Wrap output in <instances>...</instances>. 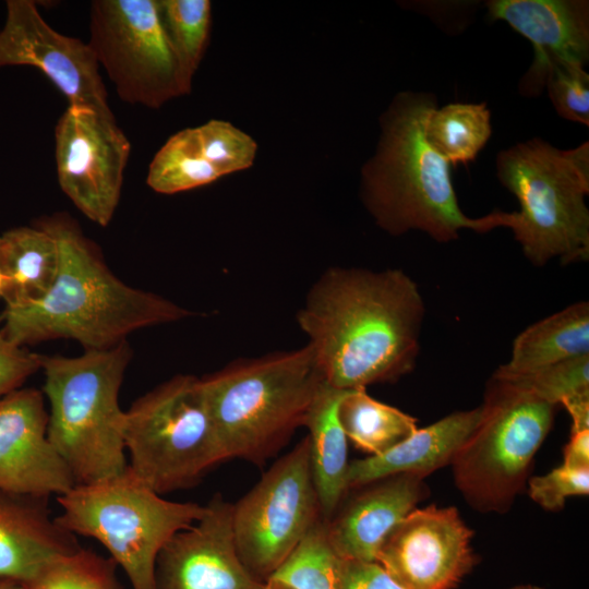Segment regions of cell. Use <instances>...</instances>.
Returning <instances> with one entry per match:
<instances>
[{"label": "cell", "mask_w": 589, "mask_h": 589, "mask_svg": "<svg viewBox=\"0 0 589 589\" xmlns=\"http://www.w3.org/2000/svg\"><path fill=\"white\" fill-rule=\"evenodd\" d=\"M424 302L400 269L330 267L297 315L323 380L351 390L409 373L419 353Z\"/></svg>", "instance_id": "cell-1"}, {"label": "cell", "mask_w": 589, "mask_h": 589, "mask_svg": "<svg viewBox=\"0 0 589 589\" xmlns=\"http://www.w3.org/2000/svg\"><path fill=\"white\" fill-rule=\"evenodd\" d=\"M36 225L57 241L59 269L43 298L5 305L1 330L15 345L67 338L85 350H104L134 330L191 315L177 303L117 278L70 218L55 215Z\"/></svg>", "instance_id": "cell-2"}, {"label": "cell", "mask_w": 589, "mask_h": 589, "mask_svg": "<svg viewBox=\"0 0 589 589\" xmlns=\"http://www.w3.org/2000/svg\"><path fill=\"white\" fill-rule=\"evenodd\" d=\"M437 108L429 92L395 95L380 118L374 155L361 170L360 194L375 224L393 236L419 230L437 242L458 239L459 231L488 232L509 227L512 214L493 212L468 217L459 207L448 161L429 143L425 127Z\"/></svg>", "instance_id": "cell-3"}, {"label": "cell", "mask_w": 589, "mask_h": 589, "mask_svg": "<svg viewBox=\"0 0 589 589\" xmlns=\"http://www.w3.org/2000/svg\"><path fill=\"white\" fill-rule=\"evenodd\" d=\"M201 381L226 459L262 466L303 426L324 380L306 344L230 363Z\"/></svg>", "instance_id": "cell-4"}, {"label": "cell", "mask_w": 589, "mask_h": 589, "mask_svg": "<svg viewBox=\"0 0 589 589\" xmlns=\"http://www.w3.org/2000/svg\"><path fill=\"white\" fill-rule=\"evenodd\" d=\"M131 357L127 340L79 357L41 356L48 437L75 484L113 477L128 466L119 393Z\"/></svg>", "instance_id": "cell-5"}, {"label": "cell", "mask_w": 589, "mask_h": 589, "mask_svg": "<svg viewBox=\"0 0 589 589\" xmlns=\"http://www.w3.org/2000/svg\"><path fill=\"white\" fill-rule=\"evenodd\" d=\"M496 177L516 196L520 211L509 227L525 256L543 266L589 257V143L561 149L534 137L501 151Z\"/></svg>", "instance_id": "cell-6"}, {"label": "cell", "mask_w": 589, "mask_h": 589, "mask_svg": "<svg viewBox=\"0 0 589 589\" xmlns=\"http://www.w3.org/2000/svg\"><path fill=\"white\" fill-rule=\"evenodd\" d=\"M57 521L75 536L101 543L132 589H157L156 562L179 531L191 527L205 509L191 502L164 498L129 466L113 477L75 484L57 496Z\"/></svg>", "instance_id": "cell-7"}, {"label": "cell", "mask_w": 589, "mask_h": 589, "mask_svg": "<svg viewBox=\"0 0 589 589\" xmlns=\"http://www.w3.org/2000/svg\"><path fill=\"white\" fill-rule=\"evenodd\" d=\"M123 441L130 469L160 495L193 486L226 460L202 381L188 374L173 376L131 405Z\"/></svg>", "instance_id": "cell-8"}, {"label": "cell", "mask_w": 589, "mask_h": 589, "mask_svg": "<svg viewBox=\"0 0 589 589\" xmlns=\"http://www.w3.org/2000/svg\"><path fill=\"white\" fill-rule=\"evenodd\" d=\"M479 424L452 460L454 480L476 509L505 513L548 435L554 405L492 376Z\"/></svg>", "instance_id": "cell-9"}, {"label": "cell", "mask_w": 589, "mask_h": 589, "mask_svg": "<svg viewBox=\"0 0 589 589\" xmlns=\"http://www.w3.org/2000/svg\"><path fill=\"white\" fill-rule=\"evenodd\" d=\"M87 43L125 103L158 109L191 92L157 0L93 1Z\"/></svg>", "instance_id": "cell-10"}, {"label": "cell", "mask_w": 589, "mask_h": 589, "mask_svg": "<svg viewBox=\"0 0 589 589\" xmlns=\"http://www.w3.org/2000/svg\"><path fill=\"white\" fill-rule=\"evenodd\" d=\"M321 517L305 436L232 504V530L241 562L264 582Z\"/></svg>", "instance_id": "cell-11"}, {"label": "cell", "mask_w": 589, "mask_h": 589, "mask_svg": "<svg viewBox=\"0 0 589 589\" xmlns=\"http://www.w3.org/2000/svg\"><path fill=\"white\" fill-rule=\"evenodd\" d=\"M131 145L113 116L69 106L55 128L58 182L91 220L107 226L119 204Z\"/></svg>", "instance_id": "cell-12"}, {"label": "cell", "mask_w": 589, "mask_h": 589, "mask_svg": "<svg viewBox=\"0 0 589 589\" xmlns=\"http://www.w3.org/2000/svg\"><path fill=\"white\" fill-rule=\"evenodd\" d=\"M10 65L39 69L67 97L69 106L113 116L99 63L88 43L53 29L34 1H7V17L0 31V68Z\"/></svg>", "instance_id": "cell-13"}, {"label": "cell", "mask_w": 589, "mask_h": 589, "mask_svg": "<svg viewBox=\"0 0 589 589\" xmlns=\"http://www.w3.org/2000/svg\"><path fill=\"white\" fill-rule=\"evenodd\" d=\"M471 539L457 508L416 507L385 540L376 561L402 589H455L478 562Z\"/></svg>", "instance_id": "cell-14"}, {"label": "cell", "mask_w": 589, "mask_h": 589, "mask_svg": "<svg viewBox=\"0 0 589 589\" xmlns=\"http://www.w3.org/2000/svg\"><path fill=\"white\" fill-rule=\"evenodd\" d=\"M157 589H262L243 565L232 530V504L215 495L202 517L179 531L156 562Z\"/></svg>", "instance_id": "cell-15"}, {"label": "cell", "mask_w": 589, "mask_h": 589, "mask_svg": "<svg viewBox=\"0 0 589 589\" xmlns=\"http://www.w3.org/2000/svg\"><path fill=\"white\" fill-rule=\"evenodd\" d=\"M75 485L48 437L44 393L17 388L0 400V490L50 497Z\"/></svg>", "instance_id": "cell-16"}, {"label": "cell", "mask_w": 589, "mask_h": 589, "mask_svg": "<svg viewBox=\"0 0 589 589\" xmlns=\"http://www.w3.org/2000/svg\"><path fill=\"white\" fill-rule=\"evenodd\" d=\"M485 7L491 22H506L532 45V63L519 83L522 95H539L553 65L588 62L587 0H490Z\"/></svg>", "instance_id": "cell-17"}, {"label": "cell", "mask_w": 589, "mask_h": 589, "mask_svg": "<svg viewBox=\"0 0 589 589\" xmlns=\"http://www.w3.org/2000/svg\"><path fill=\"white\" fill-rule=\"evenodd\" d=\"M326 521L327 538L344 560L376 561L377 553L401 520L428 493L423 478L402 473L359 486Z\"/></svg>", "instance_id": "cell-18"}, {"label": "cell", "mask_w": 589, "mask_h": 589, "mask_svg": "<svg viewBox=\"0 0 589 589\" xmlns=\"http://www.w3.org/2000/svg\"><path fill=\"white\" fill-rule=\"evenodd\" d=\"M80 548L76 536L52 516L48 497L0 490V577L27 584Z\"/></svg>", "instance_id": "cell-19"}, {"label": "cell", "mask_w": 589, "mask_h": 589, "mask_svg": "<svg viewBox=\"0 0 589 589\" xmlns=\"http://www.w3.org/2000/svg\"><path fill=\"white\" fill-rule=\"evenodd\" d=\"M482 407L457 411L422 429L387 452L349 462V489L390 476L410 473L424 478L452 462L456 453L476 430Z\"/></svg>", "instance_id": "cell-20"}, {"label": "cell", "mask_w": 589, "mask_h": 589, "mask_svg": "<svg viewBox=\"0 0 589 589\" xmlns=\"http://www.w3.org/2000/svg\"><path fill=\"white\" fill-rule=\"evenodd\" d=\"M348 390L323 381L305 417L309 454L321 516L328 521L349 490L347 436L338 419V406Z\"/></svg>", "instance_id": "cell-21"}, {"label": "cell", "mask_w": 589, "mask_h": 589, "mask_svg": "<svg viewBox=\"0 0 589 589\" xmlns=\"http://www.w3.org/2000/svg\"><path fill=\"white\" fill-rule=\"evenodd\" d=\"M589 354V303H573L522 330L493 375L516 376Z\"/></svg>", "instance_id": "cell-22"}, {"label": "cell", "mask_w": 589, "mask_h": 589, "mask_svg": "<svg viewBox=\"0 0 589 589\" xmlns=\"http://www.w3.org/2000/svg\"><path fill=\"white\" fill-rule=\"evenodd\" d=\"M0 268L5 305H19L43 298L59 269L55 238L36 224L16 227L0 236Z\"/></svg>", "instance_id": "cell-23"}, {"label": "cell", "mask_w": 589, "mask_h": 589, "mask_svg": "<svg viewBox=\"0 0 589 589\" xmlns=\"http://www.w3.org/2000/svg\"><path fill=\"white\" fill-rule=\"evenodd\" d=\"M338 419L347 438L370 456L387 452L418 429L416 418L376 400L366 388L351 389L344 395Z\"/></svg>", "instance_id": "cell-24"}, {"label": "cell", "mask_w": 589, "mask_h": 589, "mask_svg": "<svg viewBox=\"0 0 589 589\" xmlns=\"http://www.w3.org/2000/svg\"><path fill=\"white\" fill-rule=\"evenodd\" d=\"M492 134L485 103H452L436 108L428 119L425 135L449 165L473 161Z\"/></svg>", "instance_id": "cell-25"}, {"label": "cell", "mask_w": 589, "mask_h": 589, "mask_svg": "<svg viewBox=\"0 0 589 589\" xmlns=\"http://www.w3.org/2000/svg\"><path fill=\"white\" fill-rule=\"evenodd\" d=\"M221 178L204 158L194 128L171 135L152 159L146 182L160 194H176Z\"/></svg>", "instance_id": "cell-26"}, {"label": "cell", "mask_w": 589, "mask_h": 589, "mask_svg": "<svg viewBox=\"0 0 589 589\" xmlns=\"http://www.w3.org/2000/svg\"><path fill=\"white\" fill-rule=\"evenodd\" d=\"M342 563L321 517L271 577L293 589H341Z\"/></svg>", "instance_id": "cell-27"}, {"label": "cell", "mask_w": 589, "mask_h": 589, "mask_svg": "<svg viewBox=\"0 0 589 589\" xmlns=\"http://www.w3.org/2000/svg\"><path fill=\"white\" fill-rule=\"evenodd\" d=\"M168 39L185 81L192 79L205 55L212 25L208 0H157Z\"/></svg>", "instance_id": "cell-28"}, {"label": "cell", "mask_w": 589, "mask_h": 589, "mask_svg": "<svg viewBox=\"0 0 589 589\" xmlns=\"http://www.w3.org/2000/svg\"><path fill=\"white\" fill-rule=\"evenodd\" d=\"M111 557L80 548L47 564L25 589H122Z\"/></svg>", "instance_id": "cell-29"}, {"label": "cell", "mask_w": 589, "mask_h": 589, "mask_svg": "<svg viewBox=\"0 0 589 589\" xmlns=\"http://www.w3.org/2000/svg\"><path fill=\"white\" fill-rule=\"evenodd\" d=\"M204 158L220 177L252 167L257 143L228 121L212 119L194 128Z\"/></svg>", "instance_id": "cell-30"}, {"label": "cell", "mask_w": 589, "mask_h": 589, "mask_svg": "<svg viewBox=\"0 0 589 589\" xmlns=\"http://www.w3.org/2000/svg\"><path fill=\"white\" fill-rule=\"evenodd\" d=\"M496 376V375H493ZM552 405L589 393V354L561 361L516 376H496Z\"/></svg>", "instance_id": "cell-31"}, {"label": "cell", "mask_w": 589, "mask_h": 589, "mask_svg": "<svg viewBox=\"0 0 589 589\" xmlns=\"http://www.w3.org/2000/svg\"><path fill=\"white\" fill-rule=\"evenodd\" d=\"M544 87L562 118L589 125V74L584 65H553L548 72Z\"/></svg>", "instance_id": "cell-32"}, {"label": "cell", "mask_w": 589, "mask_h": 589, "mask_svg": "<svg viewBox=\"0 0 589 589\" xmlns=\"http://www.w3.org/2000/svg\"><path fill=\"white\" fill-rule=\"evenodd\" d=\"M529 496L548 510H557L565 500L589 493V468H568L564 465L543 476L530 478Z\"/></svg>", "instance_id": "cell-33"}, {"label": "cell", "mask_w": 589, "mask_h": 589, "mask_svg": "<svg viewBox=\"0 0 589 589\" xmlns=\"http://www.w3.org/2000/svg\"><path fill=\"white\" fill-rule=\"evenodd\" d=\"M41 354L15 345L0 329V400L40 369Z\"/></svg>", "instance_id": "cell-34"}, {"label": "cell", "mask_w": 589, "mask_h": 589, "mask_svg": "<svg viewBox=\"0 0 589 589\" xmlns=\"http://www.w3.org/2000/svg\"><path fill=\"white\" fill-rule=\"evenodd\" d=\"M341 589H402L377 561L344 560Z\"/></svg>", "instance_id": "cell-35"}, {"label": "cell", "mask_w": 589, "mask_h": 589, "mask_svg": "<svg viewBox=\"0 0 589 589\" xmlns=\"http://www.w3.org/2000/svg\"><path fill=\"white\" fill-rule=\"evenodd\" d=\"M563 465L568 468H589V430L570 433L564 448Z\"/></svg>", "instance_id": "cell-36"}, {"label": "cell", "mask_w": 589, "mask_h": 589, "mask_svg": "<svg viewBox=\"0 0 589 589\" xmlns=\"http://www.w3.org/2000/svg\"><path fill=\"white\" fill-rule=\"evenodd\" d=\"M563 405L570 414L572 432L589 430V393L564 399Z\"/></svg>", "instance_id": "cell-37"}, {"label": "cell", "mask_w": 589, "mask_h": 589, "mask_svg": "<svg viewBox=\"0 0 589 589\" xmlns=\"http://www.w3.org/2000/svg\"><path fill=\"white\" fill-rule=\"evenodd\" d=\"M262 589H293L281 580L269 577L263 582Z\"/></svg>", "instance_id": "cell-38"}, {"label": "cell", "mask_w": 589, "mask_h": 589, "mask_svg": "<svg viewBox=\"0 0 589 589\" xmlns=\"http://www.w3.org/2000/svg\"><path fill=\"white\" fill-rule=\"evenodd\" d=\"M0 589H25V587L15 580L0 577Z\"/></svg>", "instance_id": "cell-39"}, {"label": "cell", "mask_w": 589, "mask_h": 589, "mask_svg": "<svg viewBox=\"0 0 589 589\" xmlns=\"http://www.w3.org/2000/svg\"><path fill=\"white\" fill-rule=\"evenodd\" d=\"M510 589H543V588H540L538 586H533V585H518V586H515Z\"/></svg>", "instance_id": "cell-40"}, {"label": "cell", "mask_w": 589, "mask_h": 589, "mask_svg": "<svg viewBox=\"0 0 589 589\" xmlns=\"http://www.w3.org/2000/svg\"><path fill=\"white\" fill-rule=\"evenodd\" d=\"M2 297H3V277H2V273L0 268V298L2 299Z\"/></svg>", "instance_id": "cell-41"}]
</instances>
